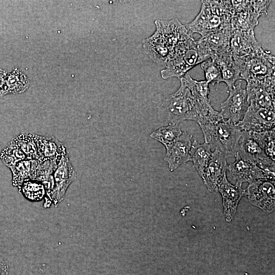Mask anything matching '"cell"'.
Segmentation results:
<instances>
[{
  "instance_id": "obj_23",
  "label": "cell",
  "mask_w": 275,
  "mask_h": 275,
  "mask_svg": "<svg viewBox=\"0 0 275 275\" xmlns=\"http://www.w3.org/2000/svg\"><path fill=\"white\" fill-rule=\"evenodd\" d=\"M29 86L27 77L17 68L7 74L2 96L24 92Z\"/></svg>"
},
{
  "instance_id": "obj_10",
  "label": "cell",
  "mask_w": 275,
  "mask_h": 275,
  "mask_svg": "<svg viewBox=\"0 0 275 275\" xmlns=\"http://www.w3.org/2000/svg\"><path fill=\"white\" fill-rule=\"evenodd\" d=\"M228 92L229 96L221 103L219 113L223 119L237 124L243 118L249 105L246 91L240 82Z\"/></svg>"
},
{
  "instance_id": "obj_32",
  "label": "cell",
  "mask_w": 275,
  "mask_h": 275,
  "mask_svg": "<svg viewBox=\"0 0 275 275\" xmlns=\"http://www.w3.org/2000/svg\"><path fill=\"white\" fill-rule=\"evenodd\" d=\"M0 275H9L8 266L0 261Z\"/></svg>"
},
{
  "instance_id": "obj_27",
  "label": "cell",
  "mask_w": 275,
  "mask_h": 275,
  "mask_svg": "<svg viewBox=\"0 0 275 275\" xmlns=\"http://www.w3.org/2000/svg\"><path fill=\"white\" fill-rule=\"evenodd\" d=\"M250 133L254 140L264 150L267 156L274 161V128L265 131L250 132Z\"/></svg>"
},
{
  "instance_id": "obj_15",
  "label": "cell",
  "mask_w": 275,
  "mask_h": 275,
  "mask_svg": "<svg viewBox=\"0 0 275 275\" xmlns=\"http://www.w3.org/2000/svg\"><path fill=\"white\" fill-rule=\"evenodd\" d=\"M241 185L237 183L235 185L232 184L228 180L226 175L218 185V191L222 195L224 214L228 222L233 219L240 199L245 196V189L242 188Z\"/></svg>"
},
{
  "instance_id": "obj_4",
  "label": "cell",
  "mask_w": 275,
  "mask_h": 275,
  "mask_svg": "<svg viewBox=\"0 0 275 275\" xmlns=\"http://www.w3.org/2000/svg\"><path fill=\"white\" fill-rule=\"evenodd\" d=\"M174 93L168 95L158 104L160 119L169 123L178 124L184 120L195 121L198 115V102L183 80Z\"/></svg>"
},
{
  "instance_id": "obj_18",
  "label": "cell",
  "mask_w": 275,
  "mask_h": 275,
  "mask_svg": "<svg viewBox=\"0 0 275 275\" xmlns=\"http://www.w3.org/2000/svg\"><path fill=\"white\" fill-rule=\"evenodd\" d=\"M274 88L258 81H246V91L249 103L274 110Z\"/></svg>"
},
{
  "instance_id": "obj_31",
  "label": "cell",
  "mask_w": 275,
  "mask_h": 275,
  "mask_svg": "<svg viewBox=\"0 0 275 275\" xmlns=\"http://www.w3.org/2000/svg\"><path fill=\"white\" fill-rule=\"evenodd\" d=\"M7 75V71L5 70L0 68V97L2 96Z\"/></svg>"
},
{
  "instance_id": "obj_29",
  "label": "cell",
  "mask_w": 275,
  "mask_h": 275,
  "mask_svg": "<svg viewBox=\"0 0 275 275\" xmlns=\"http://www.w3.org/2000/svg\"><path fill=\"white\" fill-rule=\"evenodd\" d=\"M0 158L10 170L18 162L26 159L25 155L12 141L2 151Z\"/></svg>"
},
{
  "instance_id": "obj_8",
  "label": "cell",
  "mask_w": 275,
  "mask_h": 275,
  "mask_svg": "<svg viewBox=\"0 0 275 275\" xmlns=\"http://www.w3.org/2000/svg\"><path fill=\"white\" fill-rule=\"evenodd\" d=\"M236 153L241 158L255 163L263 170L274 173V161L267 156L250 132L241 131Z\"/></svg>"
},
{
  "instance_id": "obj_9",
  "label": "cell",
  "mask_w": 275,
  "mask_h": 275,
  "mask_svg": "<svg viewBox=\"0 0 275 275\" xmlns=\"http://www.w3.org/2000/svg\"><path fill=\"white\" fill-rule=\"evenodd\" d=\"M245 191V196L252 204L267 213L274 210V180L267 178L257 180L249 183Z\"/></svg>"
},
{
  "instance_id": "obj_3",
  "label": "cell",
  "mask_w": 275,
  "mask_h": 275,
  "mask_svg": "<svg viewBox=\"0 0 275 275\" xmlns=\"http://www.w3.org/2000/svg\"><path fill=\"white\" fill-rule=\"evenodd\" d=\"M235 11L231 1H202L200 12L190 22L184 24L189 33L201 37L231 25Z\"/></svg>"
},
{
  "instance_id": "obj_22",
  "label": "cell",
  "mask_w": 275,
  "mask_h": 275,
  "mask_svg": "<svg viewBox=\"0 0 275 275\" xmlns=\"http://www.w3.org/2000/svg\"><path fill=\"white\" fill-rule=\"evenodd\" d=\"M36 161V160L26 159L18 162L11 169L12 184L18 187L19 191L24 181L33 179Z\"/></svg>"
},
{
  "instance_id": "obj_7",
  "label": "cell",
  "mask_w": 275,
  "mask_h": 275,
  "mask_svg": "<svg viewBox=\"0 0 275 275\" xmlns=\"http://www.w3.org/2000/svg\"><path fill=\"white\" fill-rule=\"evenodd\" d=\"M242 131L262 132L274 128V110L250 102L242 120L236 124Z\"/></svg>"
},
{
  "instance_id": "obj_30",
  "label": "cell",
  "mask_w": 275,
  "mask_h": 275,
  "mask_svg": "<svg viewBox=\"0 0 275 275\" xmlns=\"http://www.w3.org/2000/svg\"><path fill=\"white\" fill-rule=\"evenodd\" d=\"M201 67L204 72L206 80L208 82L218 85L222 82L220 68L214 60L209 58L201 63Z\"/></svg>"
},
{
  "instance_id": "obj_12",
  "label": "cell",
  "mask_w": 275,
  "mask_h": 275,
  "mask_svg": "<svg viewBox=\"0 0 275 275\" xmlns=\"http://www.w3.org/2000/svg\"><path fill=\"white\" fill-rule=\"evenodd\" d=\"M235 160L228 165V170L236 183L253 182L257 180L267 178L274 180V173L263 170L252 162L241 158L235 154Z\"/></svg>"
},
{
  "instance_id": "obj_25",
  "label": "cell",
  "mask_w": 275,
  "mask_h": 275,
  "mask_svg": "<svg viewBox=\"0 0 275 275\" xmlns=\"http://www.w3.org/2000/svg\"><path fill=\"white\" fill-rule=\"evenodd\" d=\"M190 90L197 101L210 102L208 95L210 94L209 83L206 80H197L193 79L188 73L181 78Z\"/></svg>"
},
{
  "instance_id": "obj_11",
  "label": "cell",
  "mask_w": 275,
  "mask_h": 275,
  "mask_svg": "<svg viewBox=\"0 0 275 275\" xmlns=\"http://www.w3.org/2000/svg\"><path fill=\"white\" fill-rule=\"evenodd\" d=\"M76 178V172L66 153L61 158L54 170L53 187L49 194L51 202L56 206L63 200L69 185Z\"/></svg>"
},
{
  "instance_id": "obj_17",
  "label": "cell",
  "mask_w": 275,
  "mask_h": 275,
  "mask_svg": "<svg viewBox=\"0 0 275 275\" xmlns=\"http://www.w3.org/2000/svg\"><path fill=\"white\" fill-rule=\"evenodd\" d=\"M233 29L226 26L198 39L208 51L210 58L214 55L231 53L230 43Z\"/></svg>"
},
{
  "instance_id": "obj_1",
  "label": "cell",
  "mask_w": 275,
  "mask_h": 275,
  "mask_svg": "<svg viewBox=\"0 0 275 275\" xmlns=\"http://www.w3.org/2000/svg\"><path fill=\"white\" fill-rule=\"evenodd\" d=\"M155 23L156 30L151 36L143 40V48L158 64L165 66L196 41L176 18L169 21L156 20Z\"/></svg>"
},
{
  "instance_id": "obj_24",
  "label": "cell",
  "mask_w": 275,
  "mask_h": 275,
  "mask_svg": "<svg viewBox=\"0 0 275 275\" xmlns=\"http://www.w3.org/2000/svg\"><path fill=\"white\" fill-rule=\"evenodd\" d=\"M178 124L169 123L152 132L150 136L164 146L166 149L176 142L182 134Z\"/></svg>"
},
{
  "instance_id": "obj_28",
  "label": "cell",
  "mask_w": 275,
  "mask_h": 275,
  "mask_svg": "<svg viewBox=\"0 0 275 275\" xmlns=\"http://www.w3.org/2000/svg\"><path fill=\"white\" fill-rule=\"evenodd\" d=\"M44 184L37 180L29 179L24 181L21 186L20 191L23 196L31 201H40L45 194Z\"/></svg>"
},
{
  "instance_id": "obj_21",
  "label": "cell",
  "mask_w": 275,
  "mask_h": 275,
  "mask_svg": "<svg viewBox=\"0 0 275 275\" xmlns=\"http://www.w3.org/2000/svg\"><path fill=\"white\" fill-rule=\"evenodd\" d=\"M211 146L208 143H199L195 140L192 143L190 152V161L201 177L211 158Z\"/></svg>"
},
{
  "instance_id": "obj_14",
  "label": "cell",
  "mask_w": 275,
  "mask_h": 275,
  "mask_svg": "<svg viewBox=\"0 0 275 275\" xmlns=\"http://www.w3.org/2000/svg\"><path fill=\"white\" fill-rule=\"evenodd\" d=\"M227 156L217 150L212 152L211 158L201 178L209 191L215 193L227 170Z\"/></svg>"
},
{
  "instance_id": "obj_20",
  "label": "cell",
  "mask_w": 275,
  "mask_h": 275,
  "mask_svg": "<svg viewBox=\"0 0 275 275\" xmlns=\"http://www.w3.org/2000/svg\"><path fill=\"white\" fill-rule=\"evenodd\" d=\"M218 65L222 74V82H225L228 91L235 86L237 80H241L240 71L231 53L214 55L210 57Z\"/></svg>"
},
{
  "instance_id": "obj_16",
  "label": "cell",
  "mask_w": 275,
  "mask_h": 275,
  "mask_svg": "<svg viewBox=\"0 0 275 275\" xmlns=\"http://www.w3.org/2000/svg\"><path fill=\"white\" fill-rule=\"evenodd\" d=\"M192 136L184 132L179 139L166 148L164 160L168 164L171 171L190 161Z\"/></svg>"
},
{
  "instance_id": "obj_19",
  "label": "cell",
  "mask_w": 275,
  "mask_h": 275,
  "mask_svg": "<svg viewBox=\"0 0 275 275\" xmlns=\"http://www.w3.org/2000/svg\"><path fill=\"white\" fill-rule=\"evenodd\" d=\"M34 138L37 147L39 160L41 162L55 161L59 162L66 154L64 145L54 137L34 134Z\"/></svg>"
},
{
  "instance_id": "obj_2",
  "label": "cell",
  "mask_w": 275,
  "mask_h": 275,
  "mask_svg": "<svg viewBox=\"0 0 275 275\" xmlns=\"http://www.w3.org/2000/svg\"><path fill=\"white\" fill-rule=\"evenodd\" d=\"M198 123L205 143L227 157L235 156L242 131L236 124L223 119L217 111L203 118Z\"/></svg>"
},
{
  "instance_id": "obj_5",
  "label": "cell",
  "mask_w": 275,
  "mask_h": 275,
  "mask_svg": "<svg viewBox=\"0 0 275 275\" xmlns=\"http://www.w3.org/2000/svg\"><path fill=\"white\" fill-rule=\"evenodd\" d=\"M242 79L275 84V58L263 48L242 59L234 60Z\"/></svg>"
},
{
  "instance_id": "obj_13",
  "label": "cell",
  "mask_w": 275,
  "mask_h": 275,
  "mask_svg": "<svg viewBox=\"0 0 275 275\" xmlns=\"http://www.w3.org/2000/svg\"><path fill=\"white\" fill-rule=\"evenodd\" d=\"M262 48L255 37L254 30H233L230 50L234 60L248 57Z\"/></svg>"
},
{
  "instance_id": "obj_26",
  "label": "cell",
  "mask_w": 275,
  "mask_h": 275,
  "mask_svg": "<svg viewBox=\"0 0 275 275\" xmlns=\"http://www.w3.org/2000/svg\"><path fill=\"white\" fill-rule=\"evenodd\" d=\"M23 152L26 159L38 160L37 147L34 138V134H20L12 140Z\"/></svg>"
},
{
  "instance_id": "obj_6",
  "label": "cell",
  "mask_w": 275,
  "mask_h": 275,
  "mask_svg": "<svg viewBox=\"0 0 275 275\" xmlns=\"http://www.w3.org/2000/svg\"><path fill=\"white\" fill-rule=\"evenodd\" d=\"M271 1H231L235 11L231 24L233 30H254L259 18L267 13Z\"/></svg>"
}]
</instances>
